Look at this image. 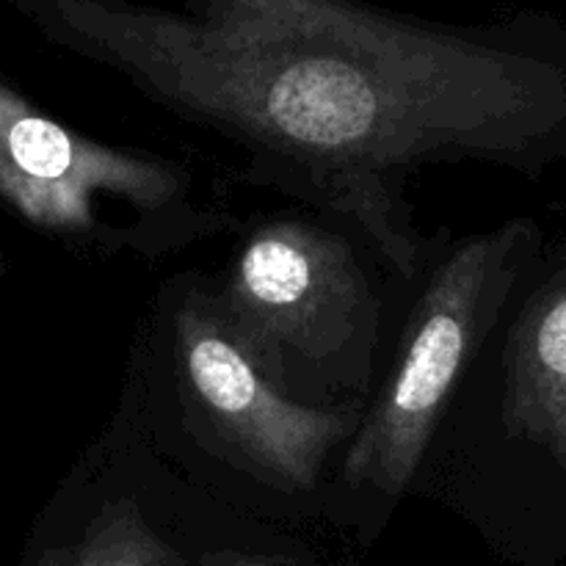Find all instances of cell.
I'll return each mask as SVG.
<instances>
[{"label":"cell","mask_w":566,"mask_h":566,"mask_svg":"<svg viewBox=\"0 0 566 566\" xmlns=\"http://www.w3.org/2000/svg\"><path fill=\"white\" fill-rule=\"evenodd\" d=\"M182 368L213 423L252 462L291 490L315 484L352 420L298 407L269 385L258 359L216 307L193 296L177 315Z\"/></svg>","instance_id":"cell-5"},{"label":"cell","mask_w":566,"mask_h":566,"mask_svg":"<svg viewBox=\"0 0 566 566\" xmlns=\"http://www.w3.org/2000/svg\"><path fill=\"white\" fill-rule=\"evenodd\" d=\"M186 188L180 166L72 133L0 81V199L31 224L88 235L97 199H122L155 216L171 213Z\"/></svg>","instance_id":"cell-3"},{"label":"cell","mask_w":566,"mask_h":566,"mask_svg":"<svg viewBox=\"0 0 566 566\" xmlns=\"http://www.w3.org/2000/svg\"><path fill=\"white\" fill-rule=\"evenodd\" d=\"M506 423L566 473V265L531 298L509 337Z\"/></svg>","instance_id":"cell-6"},{"label":"cell","mask_w":566,"mask_h":566,"mask_svg":"<svg viewBox=\"0 0 566 566\" xmlns=\"http://www.w3.org/2000/svg\"><path fill=\"white\" fill-rule=\"evenodd\" d=\"M155 566H175V558H171V556H166L164 562H158V564H155Z\"/></svg>","instance_id":"cell-9"},{"label":"cell","mask_w":566,"mask_h":566,"mask_svg":"<svg viewBox=\"0 0 566 566\" xmlns=\"http://www.w3.org/2000/svg\"><path fill=\"white\" fill-rule=\"evenodd\" d=\"M166 556L171 553L127 503L105 512L81 545L50 553L39 566H155Z\"/></svg>","instance_id":"cell-7"},{"label":"cell","mask_w":566,"mask_h":566,"mask_svg":"<svg viewBox=\"0 0 566 566\" xmlns=\"http://www.w3.org/2000/svg\"><path fill=\"white\" fill-rule=\"evenodd\" d=\"M202 566H282L271 558L241 556V553H224V556H208Z\"/></svg>","instance_id":"cell-8"},{"label":"cell","mask_w":566,"mask_h":566,"mask_svg":"<svg viewBox=\"0 0 566 566\" xmlns=\"http://www.w3.org/2000/svg\"><path fill=\"white\" fill-rule=\"evenodd\" d=\"M17 3L352 216L403 276L420 260L403 177L448 158L528 166L564 147L558 75L335 0H208L197 20L103 0Z\"/></svg>","instance_id":"cell-1"},{"label":"cell","mask_w":566,"mask_h":566,"mask_svg":"<svg viewBox=\"0 0 566 566\" xmlns=\"http://www.w3.org/2000/svg\"><path fill=\"white\" fill-rule=\"evenodd\" d=\"M536 249L534 221L514 219L470 238L437 269L409 321L390 385L354 437L348 484L390 497L407 490L464 365L495 326Z\"/></svg>","instance_id":"cell-2"},{"label":"cell","mask_w":566,"mask_h":566,"mask_svg":"<svg viewBox=\"0 0 566 566\" xmlns=\"http://www.w3.org/2000/svg\"><path fill=\"white\" fill-rule=\"evenodd\" d=\"M363 302L365 282L340 238L274 221L241 249L219 313L258 363L276 365L282 348L307 357L340 352Z\"/></svg>","instance_id":"cell-4"}]
</instances>
